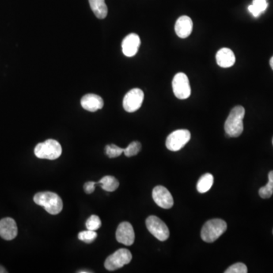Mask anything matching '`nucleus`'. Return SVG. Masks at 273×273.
<instances>
[{"label": "nucleus", "mask_w": 273, "mask_h": 273, "mask_svg": "<svg viewBox=\"0 0 273 273\" xmlns=\"http://www.w3.org/2000/svg\"><path fill=\"white\" fill-rule=\"evenodd\" d=\"M245 109L241 106L234 107L225 122V131L232 138H237L244 131L243 119Z\"/></svg>", "instance_id": "f257e3e1"}, {"label": "nucleus", "mask_w": 273, "mask_h": 273, "mask_svg": "<svg viewBox=\"0 0 273 273\" xmlns=\"http://www.w3.org/2000/svg\"><path fill=\"white\" fill-rule=\"evenodd\" d=\"M34 201L36 204L43 206L51 215H57L62 212L63 203L58 194L50 191L39 192L35 194Z\"/></svg>", "instance_id": "f03ea898"}, {"label": "nucleus", "mask_w": 273, "mask_h": 273, "mask_svg": "<svg viewBox=\"0 0 273 273\" xmlns=\"http://www.w3.org/2000/svg\"><path fill=\"white\" fill-rule=\"evenodd\" d=\"M227 229V224L224 220L213 218L209 220L201 230V237L205 242H214Z\"/></svg>", "instance_id": "7ed1b4c3"}, {"label": "nucleus", "mask_w": 273, "mask_h": 273, "mask_svg": "<svg viewBox=\"0 0 273 273\" xmlns=\"http://www.w3.org/2000/svg\"><path fill=\"white\" fill-rule=\"evenodd\" d=\"M62 146L58 141L49 139L38 144L35 148V154L37 158L54 160L62 154Z\"/></svg>", "instance_id": "20e7f679"}, {"label": "nucleus", "mask_w": 273, "mask_h": 273, "mask_svg": "<svg viewBox=\"0 0 273 273\" xmlns=\"http://www.w3.org/2000/svg\"><path fill=\"white\" fill-rule=\"evenodd\" d=\"M132 259V255L128 250L122 248L110 255L106 259L104 266L109 271H114L128 264Z\"/></svg>", "instance_id": "39448f33"}, {"label": "nucleus", "mask_w": 273, "mask_h": 273, "mask_svg": "<svg viewBox=\"0 0 273 273\" xmlns=\"http://www.w3.org/2000/svg\"><path fill=\"white\" fill-rule=\"evenodd\" d=\"M148 231L160 241H165L169 237V230L165 222L156 216H149L146 220Z\"/></svg>", "instance_id": "423d86ee"}, {"label": "nucleus", "mask_w": 273, "mask_h": 273, "mask_svg": "<svg viewBox=\"0 0 273 273\" xmlns=\"http://www.w3.org/2000/svg\"><path fill=\"white\" fill-rule=\"evenodd\" d=\"M191 140V133L186 129H179L168 136L165 142L167 149L171 151H179Z\"/></svg>", "instance_id": "0eeeda50"}, {"label": "nucleus", "mask_w": 273, "mask_h": 273, "mask_svg": "<svg viewBox=\"0 0 273 273\" xmlns=\"http://www.w3.org/2000/svg\"><path fill=\"white\" fill-rule=\"evenodd\" d=\"M174 94L179 100H185L191 96L189 79L184 73H178L172 80Z\"/></svg>", "instance_id": "6e6552de"}, {"label": "nucleus", "mask_w": 273, "mask_h": 273, "mask_svg": "<svg viewBox=\"0 0 273 273\" xmlns=\"http://www.w3.org/2000/svg\"><path fill=\"white\" fill-rule=\"evenodd\" d=\"M145 93L139 88H134L126 93L123 100V107L127 112H136L142 105Z\"/></svg>", "instance_id": "1a4fd4ad"}, {"label": "nucleus", "mask_w": 273, "mask_h": 273, "mask_svg": "<svg viewBox=\"0 0 273 273\" xmlns=\"http://www.w3.org/2000/svg\"><path fill=\"white\" fill-rule=\"evenodd\" d=\"M153 198L155 203L164 209H170L173 206L174 200L172 194L166 187L158 185L153 191Z\"/></svg>", "instance_id": "9d476101"}, {"label": "nucleus", "mask_w": 273, "mask_h": 273, "mask_svg": "<svg viewBox=\"0 0 273 273\" xmlns=\"http://www.w3.org/2000/svg\"><path fill=\"white\" fill-rule=\"evenodd\" d=\"M115 237L118 242L126 246H131L134 244L135 235L132 225L127 222L119 224L117 228Z\"/></svg>", "instance_id": "9b49d317"}, {"label": "nucleus", "mask_w": 273, "mask_h": 273, "mask_svg": "<svg viewBox=\"0 0 273 273\" xmlns=\"http://www.w3.org/2000/svg\"><path fill=\"white\" fill-rule=\"evenodd\" d=\"M18 227L16 221L10 217L0 220V236L4 240H11L16 238Z\"/></svg>", "instance_id": "f8f14e48"}, {"label": "nucleus", "mask_w": 273, "mask_h": 273, "mask_svg": "<svg viewBox=\"0 0 273 273\" xmlns=\"http://www.w3.org/2000/svg\"><path fill=\"white\" fill-rule=\"evenodd\" d=\"M141 46L140 36L136 34H130L122 41V52L125 55L132 57L137 54Z\"/></svg>", "instance_id": "ddd939ff"}, {"label": "nucleus", "mask_w": 273, "mask_h": 273, "mask_svg": "<svg viewBox=\"0 0 273 273\" xmlns=\"http://www.w3.org/2000/svg\"><path fill=\"white\" fill-rule=\"evenodd\" d=\"M81 104L84 109L93 112L103 109L104 102L101 96L93 93H88L83 96L81 100Z\"/></svg>", "instance_id": "4468645a"}, {"label": "nucleus", "mask_w": 273, "mask_h": 273, "mask_svg": "<svg viewBox=\"0 0 273 273\" xmlns=\"http://www.w3.org/2000/svg\"><path fill=\"white\" fill-rule=\"evenodd\" d=\"M193 21L188 16H182L175 23V31L176 35L180 38H187L192 32Z\"/></svg>", "instance_id": "2eb2a0df"}, {"label": "nucleus", "mask_w": 273, "mask_h": 273, "mask_svg": "<svg viewBox=\"0 0 273 273\" xmlns=\"http://www.w3.org/2000/svg\"><path fill=\"white\" fill-rule=\"evenodd\" d=\"M217 62L220 67L229 68L236 62V55L229 48H222L217 52Z\"/></svg>", "instance_id": "dca6fc26"}, {"label": "nucleus", "mask_w": 273, "mask_h": 273, "mask_svg": "<svg viewBox=\"0 0 273 273\" xmlns=\"http://www.w3.org/2000/svg\"><path fill=\"white\" fill-rule=\"evenodd\" d=\"M91 9L99 19H104L108 14V8L105 0H89Z\"/></svg>", "instance_id": "f3484780"}, {"label": "nucleus", "mask_w": 273, "mask_h": 273, "mask_svg": "<svg viewBox=\"0 0 273 273\" xmlns=\"http://www.w3.org/2000/svg\"><path fill=\"white\" fill-rule=\"evenodd\" d=\"M214 182L213 175L210 173H206L201 176L197 184L198 192L203 194L210 191Z\"/></svg>", "instance_id": "a211bd4d"}, {"label": "nucleus", "mask_w": 273, "mask_h": 273, "mask_svg": "<svg viewBox=\"0 0 273 273\" xmlns=\"http://www.w3.org/2000/svg\"><path fill=\"white\" fill-rule=\"evenodd\" d=\"M97 184H100V187L103 188L104 191H109V192H112L119 187V182L113 176L107 175L105 177L102 178Z\"/></svg>", "instance_id": "6ab92c4d"}, {"label": "nucleus", "mask_w": 273, "mask_h": 273, "mask_svg": "<svg viewBox=\"0 0 273 273\" xmlns=\"http://www.w3.org/2000/svg\"><path fill=\"white\" fill-rule=\"evenodd\" d=\"M268 7L267 0H254L252 5L248 6V10L255 17H259Z\"/></svg>", "instance_id": "aec40b11"}, {"label": "nucleus", "mask_w": 273, "mask_h": 273, "mask_svg": "<svg viewBox=\"0 0 273 273\" xmlns=\"http://www.w3.org/2000/svg\"><path fill=\"white\" fill-rule=\"evenodd\" d=\"M141 150V143L138 141H133L126 149H124V153L126 157H131L136 156Z\"/></svg>", "instance_id": "412c9836"}, {"label": "nucleus", "mask_w": 273, "mask_h": 273, "mask_svg": "<svg viewBox=\"0 0 273 273\" xmlns=\"http://www.w3.org/2000/svg\"><path fill=\"white\" fill-rule=\"evenodd\" d=\"M77 237L81 241L90 244V243L94 241L95 239L97 237V233H96V231L88 230V229L87 231H83V232H80Z\"/></svg>", "instance_id": "4be33fe9"}, {"label": "nucleus", "mask_w": 273, "mask_h": 273, "mask_svg": "<svg viewBox=\"0 0 273 273\" xmlns=\"http://www.w3.org/2000/svg\"><path fill=\"white\" fill-rule=\"evenodd\" d=\"M102 222L100 217L96 215L91 216L86 222V228L88 230H98L101 227Z\"/></svg>", "instance_id": "5701e85b"}, {"label": "nucleus", "mask_w": 273, "mask_h": 273, "mask_svg": "<svg viewBox=\"0 0 273 273\" xmlns=\"http://www.w3.org/2000/svg\"><path fill=\"white\" fill-rule=\"evenodd\" d=\"M106 153L109 158H115L124 153V149L115 145H107L105 148Z\"/></svg>", "instance_id": "b1692460"}, {"label": "nucleus", "mask_w": 273, "mask_h": 273, "mask_svg": "<svg viewBox=\"0 0 273 273\" xmlns=\"http://www.w3.org/2000/svg\"><path fill=\"white\" fill-rule=\"evenodd\" d=\"M225 273H248V267L242 263H235L227 269Z\"/></svg>", "instance_id": "393cba45"}, {"label": "nucleus", "mask_w": 273, "mask_h": 273, "mask_svg": "<svg viewBox=\"0 0 273 273\" xmlns=\"http://www.w3.org/2000/svg\"><path fill=\"white\" fill-rule=\"evenodd\" d=\"M259 194L260 198H263V199H268V198H271L273 194V188L269 184H266L263 187H260V189L259 190Z\"/></svg>", "instance_id": "a878e982"}, {"label": "nucleus", "mask_w": 273, "mask_h": 273, "mask_svg": "<svg viewBox=\"0 0 273 273\" xmlns=\"http://www.w3.org/2000/svg\"><path fill=\"white\" fill-rule=\"evenodd\" d=\"M97 184V182H88L84 184V191L87 194H92L94 191L95 187Z\"/></svg>", "instance_id": "bb28decb"}, {"label": "nucleus", "mask_w": 273, "mask_h": 273, "mask_svg": "<svg viewBox=\"0 0 273 273\" xmlns=\"http://www.w3.org/2000/svg\"><path fill=\"white\" fill-rule=\"evenodd\" d=\"M269 182L267 184L270 186V187L273 188V171L270 172L268 175Z\"/></svg>", "instance_id": "cd10ccee"}, {"label": "nucleus", "mask_w": 273, "mask_h": 273, "mask_svg": "<svg viewBox=\"0 0 273 273\" xmlns=\"http://www.w3.org/2000/svg\"><path fill=\"white\" fill-rule=\"evenodd\" d=\"M7 271L5 270V269L4 267H2V266H0V273H6Z\"/></svg>", "instance_id": "c85d7f7f"}, {"label": "nucleus", "mask_w": 273, "mask_h": 273, "mask_svg": "<svg viewBox=\"0 0 273 273\" xmlns=\"http://www.w3.org/2000/svg\"><path fill=\"white\" fill-rule=\"evenodd\" d=\"M270 66H271L272 69L273 70V56L272 57L270 61Z\"/></svg>", "instance_id": "c756f323"}, {"label": "nucleus", "mask_w": 273, "mask_h": 273, "mask_svg": "<svg viewBox=\"0 0 273 273\" xmlns=\"http://www.w3.org/2000/svg\"><path fill=\"white\" fill-rule=\"evenodd\" d=\"M78 273H92V272L91 271H79L78 272Z\"/></svg>", "instance_id": "7c9ffc66"}, {"label": "nucleus", "mask_w": 273, "mask_h": 273, "mask_svg": "<svg viewBox=\"0 0 273 273\" xmlns=\"http://www.w3.org/2000/svg\"></svg>", "instance_id": "2f4dec72"}]
</instances>
